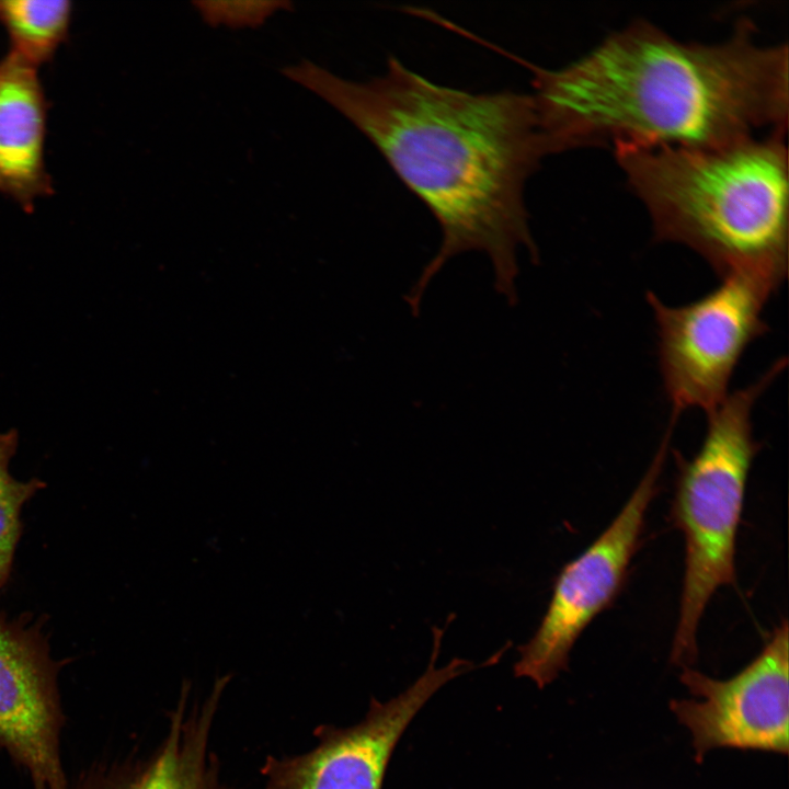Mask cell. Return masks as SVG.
Returning <instances> with one entry per match:
<instances>
[{"label": "cell", "mask_w": 789, "mask_h": 789, "mask_svg": "<svg viewBox=\"0 0 789 789\" xmlns=\"http://www.w3.org/2000/svg\"><path fill=\"white\" fill-rule=\"evenodd\" d=\"M72 12L68 0H0L9 52L36 68L50 61L68 37Z\"/></svg>", "instance_id": "7c38bea8"}, {"label": "cell", "mask_w": 789, "mask_h": 789, "mask_svg": "<svg viewBox=\"0 0 789 789\" xmlns=\"http://www.w3.org/2000/svg\"><path fill=\"white\" fill-rule=\"evenodd\" d=\"M18 444L16 430L0 433V594L10 580L21 538L22 507L46 487L38 478L21 481L11 474L10 461L16 453Z\"/></svg>", "instance_id": "4fadbf2b"}, {"label": "cell", "mask_w": 789, "mask_h": 789, "mask_svg": "<svg viewBox=\"0 0 789 789\" xmlns=\"http://www.w3.org/2000/svg\"><path fill=\"white\" fill-rule=\"evenodd\" d=\"M44 625V617L0 611V744L33 789H68L59 752L60 663L50 656Z\"/></svg>", "instance_id": "9c48e42d"}, {"label": "cell", "mask_w": 789, "mask_h": 789, "mask_svg": "<svg viewBox=\"0 0 789 789\" xmlns=\"http://www.w3.org/2000/svg\"><path fill=\"white\" fill-rule=\"evenodd\" d=\"M281 72L366 135L437 220L441 245L405 296L412 311L442 267L468 251L487 254L496 291L516 301L518 253L526 250L533 261L539 255L525 185L551 153L531 94L441 85L393 55L382 75L363 81L311 60Z\"/></svg>", "instance_id": "6da1fadb"}, {"label": "cell", "mask_w": 789, "mask_h": 789, "mask_svg": "<svg viewBox=\"0 0 789 789\" xmlns=\"http://www.w3.org/2000/svg\"><path fill=\"white\" fill-rule=\"evenodd\" d=\"M788 642L784 619L755 659L728 679L682 667L681 682L700 700L675 699L670 708L689 730L697 763L721 747L788 754Z\"/></svg>", "instance_id": "52a82bcc"}, {"label": "cell", "mask_w": 789, "mask_h": 789, "mask_svg": "<svg viewBox=\"0 0 789 789\" xmlns=\"http://www.w3.org/2000/svg\"><path fill=\"white\" fill-rule=\"evenodd\" d=\"M434 641L426 671L403 693L381 702L371 700L365 718L350 728H325L310 752L271 758L263 771L267 789H381L391 754L401 735L427 700L446 683L473 668L464 659L436 667L443 629Z\"/></svg>", "instance_id": "ba28073f"}, {"label": "cell", "mask_w": 789, "mask_h": 789, "mask_svg": "<svg viewBox=\"0 0 789 789\" xmlns=\"http://www.w3.org/2000/svg\"><path fill=\"white\" fill-rule=\"evenodd\" d=\"M220 694L186 716L185 702L174 712L169 733L152 761L125 779L88 778L77 789H224L210 765L208 741Z\"/></svg>", "instance_id": "8fae6325"}, {"label": "cell", "mask_w": 789, "mask_h": 789, "mask_svg": "<svg viewBox=\"0 0 789 789\" xmlns=\"http://www.w3.org/2000/svg\"><path fill=\"white\" fill-rule=\"evenodd\" d=\"M718 287L683 306L649 291L658 328L659 365L673 413L714 410L729 395L733 373L751 343L768 331L763 312L779 288L755 273H732Z\"/></svg>", "instance_id": "5b68a950"}, {"label": "cell", "mask_w": 789, "mask_h": 789, "mask_svg": "<svg viewBox=\"0 0 789 789\" xmlns=\"http://www.w3.org/2000/svg\"><path fill=\"white\" fill-rule=\"evenodd\" d=\"M782 132L716 147L615 144L658 240L683 243L723 277L788 274V155Z\"/></svg>", "instance_id": "3957f363"}, {"label": "cell", "mask_w": 789, "mask_h": 789, "mask_svg": "<svg viewBox=\"0 0 789 789\" xmlns=\"http://www.w3.org/2000/svg\"><path fill=\"white\" fill-rule=\"evenodd\" d=\"M672 430L667 428L650 467L611 523L556 576L539 626L519 648L517 677H527L539 688L551 684L568 670L571 650L583 631L622 591L648 510L659 492Z\"/></svg>", "instance_id": "8992f818"}, {"label": "cell", "mask_w": 789, "mask_h": 789, "mask_svg": "<svg viewBox=\"0 0 789 789\" xmlns=\"http://www.w3.org/2000/svg\"><path fill=\"white\" fill-rule=\"evenodd\" d=\"M37 70L11 52L0 60V195L25 211L54 191L45 164L47 102Z\"/></svg>", "instance_id": "30bf717a"}, {"label": "cell", "mask_w": 789, "mask_h": 789, "mask_svg": "<svg viewBox=\"0 0 789 789\" xmlns=\"http://www.w3.org/2000/svg\"><path fill=\"white\" fill-rule=\"evenodd\" d=\"M776 361L753 384L729 393L707 413L702 444L691 459L678 458L671 517L684 537L685 568L671 661L690 666L697 631L713 594L736 581V541L746 483L761 448L752 412L759 397L785 369Z\"/></svg>", "instance_id": "277c9868"}, {"label": "cell", "mask_w": 789, "mask_h": 789, "mask_svg": "<svg viewBox=\"0 0 789 789\" xmlns=\"http://www.w3.org/2000/svg\"><path fill=\"white\" fill-rule=\"evenodd\" d=\"M192 5L205 24L230 30L260 27L276 13L294 8L284 0H199Z\"/></svg>", "instance_id": "5bb4252c"}, {"label": "cell", "mask_w": 789, "mask_h": 789, "mask_svg": "<svg viewBox=\"0 0 789 789\" xmlns=\"http://www.w3.org/2000/svg\"><path fill=\"white\" fill-rule=\"evenodd\" d=\"M741 19L727 39H676L637 20L584 56L528 65L552 153L609 142L716 147L761 128L787 132L788 46L762 45Z\"/></svg>", "instance_id": "7a4b0ae2"}]
</instances>
